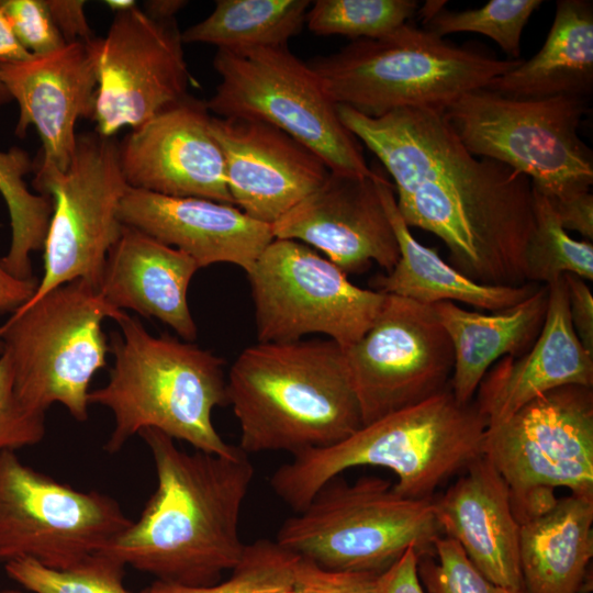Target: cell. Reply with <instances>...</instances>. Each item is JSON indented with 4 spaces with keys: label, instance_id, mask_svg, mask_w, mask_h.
<instances>
[{
    "label": "cell",
    "instance_id": "obj_29",
    "mask_svg": "<svg viewBox=\"0 0 593 593\" xmlns=\"http://www.w3.org/2000/svg\"><path fill=\"white\" fill-rule=\"evenodd\" d=\"M309 0H219L204 20L181 32L183 43L217 49L284 46L305 23Z\"/></svg>",
    "mask_w": 593,
    "mask_h": 593
},
{
    "label": "cell",
    "instance_id": "obj_12",
    "mask_svg": "<svg viewBox=\"0 0 593 593\" xmlns=\"http://www.w3.org/2000/svg\"><path fill=\"white\" fill-rule=\"evenodd\" d=\"M132 521L111 496L83 492L0 452V562L29 559L57 571L102 552Z\"/></svg>",
    "mask_w": 593,
    "mask_h": 593
},
{
    "label": "cell",
    "instance_id": "obj_47",
    "mask_svg": "<svg viewBox=\"0 0 593 593\" xmlns=\"http://www.w3.org/2000/svg\"><path fill=\"white\" fill-rule=\"evenodd\" d=\"M105 3L115 13L128 11L137 7L134 0H107Z\"/></svg>",
    "mask_w": 593,
    "mask_h": 593
},
{
    "label": "cell",
    "instance_id": "obj_2",
    "mask_svg": "<svg viewBox=\"0 0 593 593\" xmlns=\"http://www.w3.org/2000/svg\"><path fill=\"white\" fill-rule=\"evenodd\" d=\"M148 446L157 486L139 518L102 552L157 581L209 586L239 560V516L255 468L244 451L227 457L187 452L166 434L138 433Z\"/></svg>",
    "mask_w": 593,
    "mask_h": 593
},
{
    "label": "cell",
    "instance_id": "obj_36",
    "mask_svg": "<svg viewBox=\"0 0 593 593\" xmlns=\"http://www.w3.org/2000/svg\"><path fill=\"white\" fill-rule=\"evenodd\" d=\"M433 551L421 556L417 566L426 593H523L490 581L451 538L437 537Z\"/></svg>",
    "mask_w": 593,
    "mask_h": 593
},
{
    "label": "cell",
    "instance_id": "obj_31",
    "mask_svg": "<svg viewBox=\"0 0 593 593\" xmlns=\"http://www.w3.org/2000/svg\"><path fill=\"white\" fill-rule=\"evenodd\" d=\"M534 230L524 256L525 281L552 284L564 273L593 280V244L572 238L549 200L533 187Z\"/></svg>",
    "mask_w": 593,
    "mask_h": 593
},
{
    "label": "cell",
    "instance_id": "obj_22",
    "mask_svg": "<svg viewBox=\"0 0 593 593\" xmlns=\"http://www.w3.org/2000/svg\"><path fill=\"white\" fill-rule=\"evenodd\" d=\"M548 288L546 321L535 344L521 357L499 359L478 387L473 404L486 427L553 389L568 384L593 388V355L574 333L563 277Z\"/></svg>",
    "mask_w": 593,
    "mask_h": 593
},
{
    "label": "cell",
    "instance_id": "obj_33",
    "mask_svg": "<svg viewBox=\"0 0 593 593\" xmlns=\"http://www.w3.org/2000/svg\"><path fill=\"white\" fill-rule=\"evenodd\" d=\"M445 2L427 1L421 9L425 30L439 37L460 32L492 38L507 55L519 59L522 33L540 0H490L479 9L447 11Z\"/></svg>",
    "mask_w": 593,
    "mask_h": 593
},
{
    "label": "cell",
    "instance_id": "obj_19",
    "mask_svg": "<svg viewBox=\"0 0 593 593\" xmlns=\"http://www.w3.org/2000/svg\"><path fill=\"white\" fill-rule=\"evenodd\" d=\"M92 41L67 43L46 55L0 65L1 79L19 104L15 135L24 137L29 125H34L42 141L34 187L68 169L76 123L92 118L97 90Z\"/></svg>",
    "mask_w": 593,
    "mask_h": 593
},
{
    "label": "cell",
    "instance_id": "obj_1",
    "mask_svg": "<svg viewBox=\"0 0 593 593\" xmlns=\"http://www.w3.org/2000/svg\"><path fill=\"white\" fill-rule=\"evenodd\" d=\"M337 112L393 179L406 225L440 238L454 268L481 284L527 283L524 256L534 230L528 177L472 155L444 110L404 108L373 118L337 104Z\"/></svg>",
    "mask_w": 593,
    "mask_h": 593
},
{
    "label": "cell",
    "instance_id": "obj_39",
    "mask_svg": "<svg viewBox=\"0 0 593 593\" xmlns=\"http://www.w3.org/2000/svg\"><path fill=\"white\" fill-rule=\"evenodd\" d=\"M384 572L332 570L299 557L293 593H384Z\"/></svg>",
    "mask_w": 593,
    "mask_h": 593
},
{
    "label": "cell",
    "instance_id": "obj_17",
    "mask_svg": "<svg viewBox=\"0 0 593 593\" xmlns=\"http://www.w3.org/2000/svg\"><path fill=\"white\" fill-rule=\"evenodd\" d=\"M204 101L186 96L118 144L128 188L232 204L222 148Z\"/></svg>",
    "mask_w": 593,
    "mask_h": 593
},
{
    "label": "cell",
    "instance_id": "obj_15",
    "mask_svg": "<svg viewBox=\"0 0 593 593\" xmlns=\"http://www.w3.org/2000/svg\"><path fill=\"white\" fill-rule=\"evenodd\" d=\"M344 350L363 425L449 388L452 346L430 305L387 294L371 327Z\"/></svg>",
    "mask_w": 593,
    "mask_h": 593
},
{
    "label": "cell",
    "instance_id": "obj_34",
    "mask_svg": "<svg viewBox=\"0 0 593 593\" xmlns=\"http://www.w3.org/2000/svg\"><path fill=\"white\" fill-rule=\"evenodd\" d=\"M415 0H316L305 23L316 35H344L356 40L380 38L417 12Z\"/></svg>",
    "mask_w": 593,
    "mask_h": 593
},
{
    "label": "cell",
    "instance_id": "obj_43",
    "mask_svg": "<svg viewBox=\"0 0 593 593\" xmlns=\"http://www.w3.org/2000/svg\"><path fill=\"white\" fill-rule=\"evenodd\" d=\"M421 555L410 547L402 557L384 572V593H426L417 566Z\"/></svg>",
    "mask_w": 593,
    "mask_h": 593
},
{
    "label": "cell",
    "instance_id": "obj_32",
    "mask_svg": "<svg viewBox=\"0 0 593 593\" xmlns=\"http://www.w3.org/2000/svg\"><path fill=\"white\" fill-rule=\"evenodd\" d=\"M299 556L276 540L246 544L231 575L209 586H186L155 580L141 593H293Z\"/></svg>",
    "mask_w": 593,
    "mask_h": 593
},
{
    "label": "cell",
    "instance_id": "obj_25",
    "mask_svg": "<svg viewBox=\"0 0 593 593\" xmlns=\"http://www.w3.org/2000/svg\"><path fill=\"white\" fill-rule=\"evenodd\" d=\"M548 300L549 288L540 284L518 304L489 314L450 301L430 305L452 346L449 388L459 404L473 402L481 380L499 359L517 358L532 348L544 327Z\"/></svg>",
    "mask_w": 593,
    "mask_h": 593
},
{
    "label": "cell",
    "instance_id": "obj_10",
    "mask_svg": "<svg viewBox=\"0 0 593 593\" xmlns=\"http://www.w3.org/2000/svg\"><path fill=\"white\" fill-rule=\"evenodd\" d=\"M213 67L220 83L205 101L209 112L270 124L310 148L333 172L372 175L359 141L340 121L337 104L288 45L217 49Z\"/></svg>",
    "mask_w": 593,
    "mask_h": 593
},
{
    "label": "cell",
    "instance_id": "obj_13",
    "mask_svg": "<svg viewBox=\"0 0 593 593\" xmlns=\"http://www.w3.org/2000/svg\"><path fill=\"white\" fill-rule=\"evenodd\" d=\"M34 188L52 199L53 213L44 273L30 301L78 279L99 290L108 254L124 227L119 209L128 186L116 142L96 132L77 135L68 169Z\"/></svg>",
    "mask_w": 593,
    "mask_h": 593
},
{
    "label": "cell",
    "instance_id": "obj_16",
    "mask_svg": "<svg viewBox=\"0 0 593 593\" xmlns=\"http://www.w3.org/2000/svg\"><path fill=\"white\" fill-rule=\"evenodd\" d=\"M182 45L176 20H154L137 7L115 13L107 34L92 41L96 133L112 137L137 128L188 96Z\"/></svg>",
    "mask_w": 593,
    "mask_h": 593
},
{
    "label": "cell",
    "instance_id": "obj_14",
    "mask_svg": "<svg viewBox=\"0 0 593 593\" xmlns=\"http://www.w3.org/2000/svg\"><path fill=\"white\" fill-rule=\"evenodd\" d=\"M483 456L511 500L556 488L593 497V388L553 389L488 426Z\"/></svg>",
    "mask_w": 593,
    "mask_h": 593
},
{
    "label": "cell",
    "instance_id": "obj_37",
    "mask_svg": "<svg viewBox=\"0 0 593 593\" xmlns=\"http://www.w3.org/2000/svg\"><path fill=\"white\" fill-rule=\"evenodd\" d=\"M45 435V414L26 407L14 391L5 354L0 356V452L32 446Z\"/></svg>",
    "mask_w": 593,
    "mask_h": 593
},
{
    "label": "cell",
    "instance_id": "obj_46",
    "mask_svg": "<svg viewBox=\"0 0 593 593\" xmlns=\"http://www.w3.org/2000/svg\"><path fill=\"white\" fill-rule=\"evenodd\" d=\"M188 4L184 0H149L144 2V12L154 20L175 21L176 14Z\"/></svg>",
    "mask_w": 593,
    "mask_h": 593
},
{
    "label": "cell",
    "instance_id": "obj_3",
    "mask_svg": "<svg viewBox=\"0 0 593 593\" xmlns=\"http://www.w3.org/2000/svg\"><path fill=\"white\" fill-rule=\"evenodd\" d=\"M246 455L327 448L363 426L345 350L334 340L258 343L226 380Z\"/></svg>",
    "mask_w": 593,
    "mask_h": 593
},
{
    "label": "cell",
    "instance_id": "obj_41",
    "mask_svg": "<svg viewBox=\"0 0 593 593\" xmlns=\"http://www.w3.org/2000/svg\"><path fill=\"white\" fill-rule=\"evenodd\" d=\"M51 15L66 43H89L96 36L85 13L82 0H46Z\"/></svg>",
    "mask_w": 593,
    "mask_h": 593
},
{
    "label": "cell",
    "instance_id": "obj_38",
    "mask_svg": "<svg viewBox=\"0 0 593 593\" xmlns=\"http://www.w3.org/2000/svg\"><path fill=\"white\" fill-rule=\"evenodd\" d=\"M0 4L18 40L32 55H46L67 44L51 15L46 0H4Z\"/></svg>",
    "mask_w": 593,
    "mask_h": 593
},
{
    "label": "cell",
    "instance_id": "obj_27",
    "mask_svg": "<svg viewBox=\"0 0 593 593\" xmlns=\"http://www.w3.org/2000/svg\"><path fill=\"white\" fill-rule=\"evenodd\" d=\"M519 527L523 592L582 593L593 558V497H558Z\"/></svg>",
    "mask_w": 593,
    "mask_h": 593
},
{
    "label": "cell",
    "instance_id": "obj_49",
    "mask_svg": "<svg viewBox=\"0 0 593 593\" xmlns=\"http://www.w3.org/2000/svg\"><path fill=\"white\" fill-rule=\"evenodd\" d=\"M0 593H32V592H29V591H22V590H16V589H5V590H2L0 591Z\"/></svg>",
    "mask_w": 593,
    "mask_h": 593
},
{
    "label": "cell",
    "instance_id": "obj_26",
    "mask_svg": "<svg viewBox=\"0 0 593 593\" xmlns=\"http://www.w3.org/2000/svg\"><path fill=\"white\" fill-rule=\"evenodd\" d=\"M377 169V187L396 236L400 257L393 269L372 278V290L433 305L443 301L468 304L494 312L511 307L534 294L540 284L518 287L481 284L445 261L434 248L415 239L402 219L393 184Z\"/></svg>",
    "mask_w": 593,
    "mask_h": 593
},
{
    "label": "cell",
    "instance_id": "obj_20",
    "mask_svg": "<svg viewBox=\"0 0 593 593\" xmlns=\"http://www.w3.org/2000/svg\"><path fill=\"white\" fill-rule=\"evenodd\" d=\"M211 131L234 205L258 222L275 224L331 171L310 148L265 122L212 116Z\"/></svg>",
    "mask_w": 593,
    "mask_h": 593
},
{
    "label": "cell",
    "instance_id": "obj_18",
    "mask_svg": "<svg viewBox=\"0 0 593 593\" xmlns=\"http://www.w3.org/2000/svg\"><path fill=\"white\" fill-rule=\"evenodd\" d=\"M329 171L324 182L270 225L275 238L293 239L322 251L345 273H362L372 262L387 272L396 265V236L376 178Z\"/></svg>",
    "mask_w": 593,
    "mask_h": 593
},
{
    "label": "cell",
    "instance_id": "obj_24",
    "mask_svg": "<svg viewBox=\"0 0 593 593\" xmlns=\"http://www.w3.org/2000/svg\"><path fill=\"white\" fill-rule=\"evenodd\" d=\"M199 269L186 253L124 225L108 254L99 292L113 307L156 317L191 342L197 326L187 292Z\"/></svg>",
    "mask_w": 593,
    "mask_h": 593
},
{
    "label": "cell",
    "instance_id": "obj_6",
    "mask_svg": "<svg viewBox=\"0 0 593 593\" xmlns=\"http://www.w3.org/2000/svg\"><path fill=\"white\" fill-rule=\"evenodd\" d=\"M522 61L455 46L406 23L380 38L356 40L307 65L335 104L374 118L404 108L445 110Z\"/></svg>",
    "mask_w": 593,
    "mask_h": 593
},
{
    "label": "cell",
    "instance_id": "obj_11",
    "mask_svg": "<svg viewBox=\"0 0 593 593\" xmlns=\"http://www.w3.org/2000/svg\"><path fill=\"white\" fill-rule=\"evenodd\" d=\"M312 247L273 238L247 272L258 343L324 334L347 349L371 327L387 294L360 288Z\"/></svg>",
    "mask_w": 593,
    "mask_h": 593
},
{
    "label": "cell",
    "instance_id": "obj_8",
    "mask_svg": "<svg viewBox=\"0 0 593 593\" xmlns=\"http://www.w3.org/2000/svg\"><path fill=\"white\" fill-rule=\"evenodd\" d=\"M93 286L78 279L20 307L0 327L14 391L30 410L61 404L79 422L88 418L89 384L105 367L104 318L124 315Z\"/></svg>",
    "mask_w": 593,
    "mask_h": 593
},
{
    "label": "cell",
    "instance_id": "obj_28",
    "mask_svg": "<svg viewBox=\"0 0 593 593\" xmlns=\"http://www.w3.org/2000/svg\"><path fill=\"white\" fill-rule=\"evenodd\" d=\"M485 89L513 99L586 98L593 90V5L559 0L540 51L495 77Z\"/></svg>",
    "mask_w": 593,
    "mask_h": 593
},
{
    "label": "cell",
    "instance_id": "obj_9",
    "mask_svg": "<svg viewBox=\"0 0 593 593\" xmlns=\"http://www.w3.org/2000/svg\"><path fill=\"white\" fill-rule=\"evenodd\" d=\"M585 111L581 97L513 99L481 88L444 114L472 155L510 166L549 201H560L593 183V154L579 135Z\"/></svg>",
    "mask_w": 593,
    "mask_h": 593
},
{
    "label": "cell",
    "instance_id": "obj_40",
    "mask_svg": "<svg viewBox=\"0 0 593 593\" xmlns=\"http://www.w3.org/2000/svg\"><path fill=\"white\" fill-rule=\"evenodd\" d=\"M570 320L580 343L593 355V294L586 280L564 273Z\"/></svg>",
    "mask_w": 593,
    "mask_h": 593
},
{
    "label": "cell",
    "instance_id": "obj_48",
    "mask_svg": "<svg viewBox=\"0 0 593 593\" xmlns=\"http://www.w3.org/2000/svg\"><path fill=\"white\" fill-rule=\"evenodd\" d=\"M12 98L7 89V87L4 86L2 79H1V75H0V107L10 101Z\"/></svg>",
    "mask_w": 593,
    "mask_h": 593
},
{
    "label": "cell",
    "instance_id": "obj_7",
    "mask_svg": "<svg viewBox=\"0 0 593 593\" xmlns=\"http://www.w3.org/2000/svg\"><path fill=\"white\" fill-rule=\"evenodd\" d=\"M433 499L402 496L376 475L351 483L337 475L281 524L276 541L326 569L384 572L410 547L433 555L443 536Z\"/></svg>",
    "mask_w": 593,
    "mask_h": 593
},
{
    "label": "cell",
    "instance_id": "obj_42",
    "mask_svg": "<svg viewBox=\"0 0 593 593\" xmlns=\"http://www.w3.org/2000/svg\"><path fill=\"white\" fill-rule=\"evenodd\" d=\"M566 231H575L593 240V195L584 192L560 201H549Z\"/></svg>",
    "mask_w": 593,
    "mask_h": 593
},
{
    "label": "cell",
    "instance_id": "obj_21",
    "mask_svg": "<svg viewBox=\"0 0 593 593\" xmlns=\"http://www.w3.org/2000/svg\"><path fill=\"white\" fill-rule=\"evenodd\" d=\"M119 217L195 260L200 269L230 262L247 273L275 238L268 224L232 204L201 198H177L128 188Z\"/></svg>",
    "mask_w": 593,
    "mask_h": 593
},
{
    "label": "cell",
    "instance_id": "obj_44",
    "mask_svg": "<svg viewBox=\"0 0 593 593\" xmlns=\"http://www.w3.org/2000/svg\"><path fill=\"white\" fill-rule=\"evenodd\" d=\"M40 280L36 277L20 279L4 269L0 261V313H15L35 294Z\"/></svg>",
    "mask_w": 593,
    "mask_h": 593
},
{
    "label": "cell",
    "instance_id": "obj_45",
    "mask_svg": "<svg viewBox=\"0 0 593 593\" xmlns=\"http://www.w3.org/2000/svg\"><path fill=\"white\" fill-rule=\"evenodd\" d=\"M33 56L18 40L0 4V65L25 61Z\"/></svg>",
    "mask_w": 593,
    "mask_h": 593
},
{
    "label": "cell",
    "instance_id": "obj_30",
    "mask_svg": "<svg viewBox=\"0 0 593 593\" xmlns=\"http://www.w3.org/2000/svg\"><path fill=\"white\" fill-rule=\"evenodd\" d=\"M29 154L18 147L0 152V193L10 214L11 244L0 261L20 279L34 277L31 254L43 249L53 213L49 197L31 192L24 177L31 171Z\"/></svg>",
    "mask_w": 593,
    "mask_h": 593
},
{
    "label": "cell",
    "instance_id": "obj_35",
    "mask_svg": "<svg viewBox=\"0 0 593 593\" xmlns=\"http://www.w3.org/2000/svg\"><path fill=\"white\" fill-rule=\"evenodd\" d=\"M124 567L103 553L66 571L48 569L29 559L4 564L7 574L32 593H131L123 583Z\"/></svg>",
    "mask_w": 593,
    "mask_h": 593
},
{
    "label": "cell",
    "instance_id": "obj_50",
    "mask_svg": "<svg viewBox=\"0 0 593 593\" xmlns=\"http://www.w3.org/2000/svg\"><path fill=\"white\" fill-rule=\"evenodd\" d=\"M3 351V344H2V339H1V335H0V355L2 354Z\"/></svg>",
    "mask_w": 593,
    "mask_h": 593
},
{
    "label": "cell",
    "instance_id": "obj_5",
    "mask_svg": "<svg viewBox=\"0 0 593 593\" xmlns=\"http://www.w3.org/2000/svg\"><path fill=\"white\" fill-rule=\"evenodd\" d=\"M116 323L121 332L109 342V380L88 398L114 416L104 449L116 452L135 434L154 428L195 450L236 455L239 447L227 444L212 422L213 410L227 404L223 359L167 334L153 336L125 313Z\"/></svg>",
    "mask_w": 593,
    "mask_h": 593
},
{
    "label": "cell",
    "instance_id": "obj_23",
    "mask_svg": "<svg viewBox=\"0 0 593 593\" xmlns=\"http://www.w3.org/2000/svg\"><path fill=\"white\" fill-rule=\"evenodd\" d=\"M433 502L441 535L457 541L490 581L523 592L521 527L508 486L489 459L473 461Z\"/></svg>",
    "mask_w": 593,
    "mask_h": 593
},
{
    "label": "cell",
    "instance_id": "obj_4",
    "mask_svg": "<svg viewBox=\"0 0 593 593\" xmlns=\"http://www.w3.org/2000/svg\"><path fill=\"white\" fill-rule=\"evenodd\" d=\"M485 429L473 402L459 404L448 388L363 425L336 445L294 455L273 472L270 486L298 513L328 480L354 467L374 466L398 477V494L430 499L483 456Z\"/></svg>",
    "mask_w": 593,
    "mask_h": 593
}]
</instances>
